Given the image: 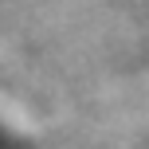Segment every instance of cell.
I'll return each mask as SVG.
<instances>
[{
    "instance_id": "obj_1",
    "label": "cell",
    "mask_w": 149,
    "mask_h": 149,
    "mask_svg": "<svg viewBox=\"0 0 149 149\" xmlns=\"http://www.w3.org/2000/svg\"><path fill=\"white\" fill-rule=\"evenodd\" d=\"M0 149H12V137H8L4 130H0Z\"/></svg>"
}]
</instances>
